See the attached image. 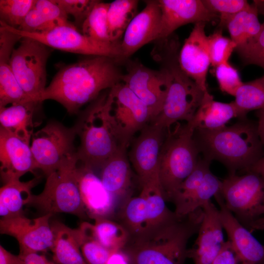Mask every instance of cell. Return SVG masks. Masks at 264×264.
<instances>
[{
    "instance_id": "1",
    "label": "cell",
    "mask_w": 264,
    "mask_h": 264,
    "mask_svg": "<svg viewBox=\"0 0 264 264\" xmlns=\"http://www.w3.org/2000/svg\"><path fill=\"white\" fill-rule=\"evenodd\" d=\"M118 59L94 56L66 65L59 69L38 102L55 100L71 114L96 99L100 93L122 82L123 74Z\"/></svg>"
},
{
    "instance_id": "2",
    "label": "cell",
    "mask_w": 264,
    "mask_h": 264,
    "mask_svg": "<svg viewBox=\"0 0 264 264\" xmlns=\"http://www.w3.org/2000/svg\"><path fill=\"white\" fill-rule=\"evenodd\" d=\"M202 208L189 215L130 236L124 248L132 264H183L189 239L198 233Z\"/></svg>"
},
{
    "instance_id": "3",
    "label": "cell",
    "mask_w": 264,
    "mask_h": 264,
    "mask_svg": "<svg viewBox=\"0 0 264 264\" xmlns=\"http://www.w3.org/2000/svg\"><path fill=\"white\" fill-rule=\"evenodd\" d=\"M194 136L203 157L220 161L229 174L245 171L264 155L257 125L245 118L218 130L196 129Z\"/></svg>"
},
{
    "instance_id": "4",
    "label": "cell",
    "mask_w": 264,
    "mask_h": 264,
    "mask_svg": "<svg viewBox=\"0 0 264 264\" xmlns=\"http://www.w3.org/2000/svg\"><path fill=\"white\" fill-rule=\"evenodd\" d=\"M194 132L187 123L183 125L177 123L173 129L166 130L158 165L159 179L166 200H169L197 165L200 153Z\"/></svg>"
},
{
    "instance_id": "5",
    "label": "cell",
    "mask_w": 264,
    "mask_h": 264,
    "mask_svg": "<svg viewBox=\"0 0 264 264\" xmlns=\"http://www.w3.org/2000/svg\"><path fill=\"white\" fill-rule=\"evenodd\" d=\"M106 96H99L76 124L80 140L78 161L93 170L101 167L120 146L106 113Z\"/></svg>"
},
{
    "instance_id": "6",
    "label": "cell",
    "mask_w": 264,
    "mask_h": 264,
    "mask_svg": "<svg viewBox=\"0 0 264 264\" xmlns=\"http://www.w3.org/2000/svg\"><path fill=\"white\" fill-rule=\"evenodd\" d=\"M165 57L163 66L168 75V88L160 113L151 122L167 130L179 121L193 119L205 92L182 70L178 58Z\"/></svg>"
},
{
    "instance_id": "7",
    "label": "cell",
    "mask_w": 264,
    "mask_h": 264,
    "mask_svg": "<svg viewBox=\"0 0 264 264\" xmlns=\"http://www.w3.org/2000/svg\"><path fill=\"white\" fill-rule=\"evenodd\" d=\"M78 162L76 154L48 175L43 190L33 195L28 204L44 214L65 213L85 218L88 215L75 176Z\"/></svg>"
},
{
    "instance_id": "8",
    "label": "cell",
    "mask_w": 264,
    "mask_h": 264,
    "mask_svg": "<svg viewBox=\"0 0 264 264\" xmlns=\"http://www.w3.org/2000/svg\"><path fill=\"white\" fill-rule=\"evenodd\" d=\"M105 108L120 145L127 148L134 135L152 120L148 107L122 82L109 89Z\"/></svg>"
},
{
    "instance_id": "9",
    "label": "cell",
    "mask_w": 264,
    "mask_h": 264,
    "mask_svg": "<svg viewBox=\"0 0 264 264\" xmlns=\"http://www.w3.org/2000/svg\"><path fill=\"white\" fill-rule=\"evenodd\" d=\"M229 174L222 181L220 195L226 208L249 230L264 217V181L257 174Z\"/></svg>"
},
{
    "instance_id": "10",
    "label": "cell",
    "mask_w": 264,
    "mask_h": 264,
    "mask_svg": "<svg viewBox=\"0 0 264 264\" xmlns=\"http://www.w3.org/2000/svg\"><path fill=\"white\" fill-rule=\"evenodd\" d=\"M76 135V124L67 128L55 121L33 133L30 147L36 168L47 176L76 155L74 141Z\"/></svg>"
},
{
    "instance_id": "11",
    "label": "cell",
    "mask_w": 264,
    "mask_h": 264,
    "mask_svg": "<svg viewBox=\"0 0 264 264\" xmlns=\"http://www.w3.org/2000/svg\"><path fill=\"white\" fill-rule=\"evenodd\" d=\"M20 41L11 54L12 70L24 93L32 100L39 102V97L46 88L49 47L30 38H22Z\"/></svg>"
},
{
    "instance_id": "12",
    "label": "cell",
    "mask_w": 264,
    "mask_h": 264,
    "mask_svg": "<svg viewBox=\"0 0 264 264\" xmlns=\"http://www.w3.org/2000/svg\"><path fill=\"white\" fill-rule=\"evenodd\" d=\"M0 26L22 38H30L57 49L92 56H104L119 60L122 59L119 43L96 41L80 33L76 26H62L46 32L28 33L1 22Z\"/></svg>"
},
{
    "instance_id": "13",
    "label": "cell",
    "mask_w": 264,
    "mask_h": 264,
    "mask_svg": "<svg viewBox=\"0 0 264 264\" xmlns=\"http://www.w3.org/2000/svg\"><path fill=\"white\" fill-rule=\"evenodd\" d=\"M211 161L199 158L193 172L181 183L169 200L179 218L201 208L212 197L220 193L222 181L210 170Z\"/></svg>"
},
{
    "instance_id": "14",
    "label": "cell",
    "mask_w": 264,
    "mask_h": 264,
    "mask_svg": "<svg viewBox=\"0 0 264 264\" xmlns=\"http://www.w3.org/2000/svg\"><path fill=\"white\" fill-rule=\"evenodd\" d=\"M122 82L148 107L153 121L160 113L168 90L166 69L163 66L155 70L139 63H131L123 74Z\"/></svg>"
},
{
    "instance_id": "15",
    "label": "cell",
    "mask_w": 264,
    "mask_h": 264,
    "mask_svg": "<svg viewBox=\"0 0 264 264\" xmlns=\"http://www.w3.org/2000/svg\"><path fill=\"white\" fill-rule=\"evenodd\" d=\"M52 215L44 214L29 219L22 214L1 219L0 232L17 240L20 252H45L51 250L53 244L54 233L49 223Z\"/></svg>"
},
{
    "instance_id": "16",
    "label": "cell",
    "mask_w": 264,
    "mask_h": 264,
    "mask_svg": "<svg viewBox=\"0 0 264 264\" xmlns=\"http://www.w3.org/2000/svg\"><path fill=\"white\" fill-rule=\"evenodd\" d=\"M166 133V130L150 122L132 141L128 157L140 183L158 174L160 154Z\"/></svg>"
},
{
    "instance_id": "17",
    "label": "cell",
    "mask_w": 264,
    "mask_h": 264,
    "mask_svg": "<svg viewBox=\"0 0 264 264\" xmlns=\"http://www.w3.org/2000/svg\"><path fill=\"white\" fill-rule=\"evenodd\" d=\"M31 140L0 128V176L3 182L20 180L37 169L30 147Z\"/></svg>"
},
{
    "instance_id": "18",
    "label": "cell",
    "mask_w": 264,
    "mask_h": 264,
    "mask_svg": "<svg viewBox=\"0 0 264 264\" xmlns=\"http://www.w3.org/2000/svg\"><path fill=\"white\" fill-rule=\"evenodd\" d=\"M201 208L203 217L198 236L193 247L188 250V258L192 259L195 264H212L224 245V229L220 210L211 201Z\"/></svg>"
},
{
    "instance_id": "19",
    "label": "cell",
    "mask_w": 264,
    "mask_h": 264,
    "mask_svg": "<svg viewBox=\"0 0 264 264\" xmlns=\"http://www.w3.org/2000/svg\"><path fill=\"white\" fill-rule=\"evenodd\" d=\"M204 22L195 25L184 41L178 56L182 70L204 91H208L206 78L211 65Z\"/></svg>"
},
{
    "instance_id": "20",
    "label": "cell",
    "mask_w": 264,
    "mask_h": 264,
    "mask_svg": "<svg viewBox=\"0 0 264 264\" xmlns=\"http://www.w3.org/2000/svg\"><path fill=\"white\" fill-rule=\"evenodd\" d=\"M160 24L158 0L146 1L145 7L131 21L120 43L122 59L129 57L147 44L158 40Z\"/></svg>"
},
{
    "instance_id": "21",
    "label": "cell",
    "mask_w": 264,
    "mask_h": 264,
    "mask_svg": "<svg viewBox=\"0 0 264 264\" xmlns=\"http://www.w3.org/2000/svg\"><path fill=\"white\" fill-rule=\"evenodd\" d=\"M161 10L158 40L166 39L179 27L190 23L210 22L219 16L200 0H157Z\"/></svg>"
},
{
    "instance_id": "22",
    "label": "cell",
    "mask_w": 264,
    "mask_h": 264,
    "mask_svg": "<svg viewBox=\"0 0 264 264\" xmlns=\"http://www.w3.org/2000/svg\"><path fill=\"white\" fill-rule=\"evenodd\" d=\"M80 163L78 161L75 176L88 216L93 220L109 219L114 211L115 198L105 188L92 169Z\"/></svg>"
},
{
    "instance_id": "23",
    "label": "cell",
    "mask_w": 264,
    "mask_h": 264,
    "mask_svg": "<svg viewBox=\"0 0 264 264\" xmlns=\"http://www.w3.org/2000/svg\"><path fill=\"white\" fill-rule=\"evenodd\" d=\"M214 198L220 206L223 228L234 250L248 264H264V245L226 208L220 193Z\"/></svg>"
},
{
    "instance_id": "24",
    "label": "cell",
    "mask_w": 264,
    "mask_h": 264,
    "mask_svg": "<svg viewBox=\"0 0 264 264\" xmlns=\"http://www.w3.org/2000/svg\"><path fill=\"white\" fill-rule=\"evenodd\" d=\"M21 39L0 26V108L32 101L17 82L11 66L12 51Z\"/></svg>"
},
{
    "instance_id": "25",
    "label": "cell",
    "mask_w": 264,
    "mask_h": 264,
    "mask_svg": "<svg viewBox=\"0 0 264 264\" xmlns=\"http://www.w3.org/2000/svg\"><path fill=\"white\" fill-rule=\"evenodd\" d=\"M246 115L234 101L229 103L216 101L207 91L193 119L187 123L194 130H215L225 127L232 118L245 119Z\"/></svg>"
},
{
    "instance_id": "26",
    "label": "cell",
    "mask_w": 264,
    "mask_h": 264,
    "mask_svg": "<svg viewBox=\"0 0 264 264\" xmlns=\"http://www.w3.org/2000/svg\"><path fill=\"white\" fill-rule=\"evenodd\" d=\"M128 148L120 146L101 166L100 179L105 188L115 198L124 196L132 184Z\"/></svg>"
},
{
    "instance_id": "27",
    "label": "cell",
    "mask_w": 264,
    "mask_h": 264,
    "mask_svg": "<svg viewBox=\"0 0 264 264\" xmlns=\"http://www.w3.org/2000/svg\"><path fill=\"white\" fill-rule=\"evenodd\" d=\"M141 184L140 194L145 199L147 213L146 230L181 218L177 217L175 212H172L166 205V199L158 174Z\"/></svg>"
},
{
    "instance_id": "28",
    "label": "cell",
    "mask_w": 264,
    "mask_h": 264,
    "mask_svg": "<svg viewBox=\"0 0 264 264\" xmlns=\"http://www.w3.org/2000/svg\"><path fill=\"white\" fill-rule=\"evenodd\" d=\"M54 242L51 250L57 264H87L82 255L77 229L55 222L51 225Z\"/></svg>"
},
{
    "instance_id": "29",
    "label": "cell",
    "mask_w": 264,
    "mask_h": 264,
    "mask_svg": "<svg viewBox=\"0 0 264 264\" xmlns=\"http://www.w3.org/2000/svg\"><path fill=\"white\" fill-rule=\"evenodd\" d=\"M40 176L27 181L20 180L6 183L0 189V215L6 219L22 215L23 207L28 204L33 195L32 189L39 182Z\"/></svg>"
},
{
    "instance_id": "30",
    "label": "cell",
    "mask_w": 264,
    "mask_h": 264,
    "mask_svg": "<svg viewBox=\"0 0 264 264\" xmlns=\"http://www.w3.org/2000/svg\"><path fill=\"white\" fill-rule=\"evenodd\" d=\"M38 103L29 101L0 107V128L31 140L34 133L33 114Z\"/></svg>"
},
{
    "instance_id": "31",
    "label": "cell",
    "mask_w": 264,
    "mask_h": 264,
    "mask_svg": "<svg viewBox=\"0 0 264 264\" xmlns=\"http://www.w3.org/2000/svg\"><path fill=\"white\" fill-rule=\"evenodd\" d=\"M258 13L257 7L253 2L248 8L231 17L226 22L225 27L229 31L230 39L236 44V49L245 45L260 31L262 24Z\"/></svg>"
},
{
    "instance_id": "32",
    "label": "cell",
    "mask_w": 264,
    "mask_h": 264,
    "mask_svg": "<svg viewBox=\"0 0 264 264\" xmlns=\"http://www.w3.org/2000/svg\"><path fill=\"white\" fill-rule=\"evenodd\" d=\"M138 0H115L110 3L107 27L110 40L119 43L129 24L136 15Z\"/></svg>"
},
{
    "instance_id": "33",
    "label": "cell",
    "mask_w": 264,
    "mask_h": 264,
    "mask_svg": "<svg viewBox=\"0 0 264 264\" xmlns=\"http://www.w3.org/2000/svg\"><path fill=\"white\" fill-rule=\"evenodd\" d=\"M77 229L82 255L87 264H107L111 252L97 239L93 225L83 222Z\"/></svg>"
},
{
    "instance_id": "34",
    "label": "cell",
    "mask_w": 264,
    "mask_h": 264,
    "mask_svg": "<svg viewBox=\"0 0 264 264\" xmlns=\"http://www.w3.org/2000/svg\"><path fill=\"white\" fill-rule=\"evenodd\" d=\"M93 229L100 243L111 252L123 249L130 238V234L121 224L107 218L94 219Z\"/></svg>"
},
{
    "instance_id": "35",
    "label": "cell",
    "mask_w": 264,
    "mask_h": 264,
    "mask_svg": "<svg viewBox=\"0 0 264 264\" xmlns=\"http://www.w3.org/2000/svg\"><path fill=\"white\" fill-rule=\"evenodd\" d=\"M121 224L130 236L139 235L146 230L147 213L146 200L140 193L138 196L127 199L121 210Z\"/></svg>"
},
{
    "instance_id": "36",
    "label": "cell",
    "mask_w": 264,
    "mask_h": 264,
    "mask_svg": "<svg viewBox=\"0 0 264 264\" xmlns=\"http://www.w3.org/2000/svg\"><path fill=\"white\" fill-rule=\"evenodd\" d=\"M234 97L236 105L246 114L252 110L264 108V74L253 81L243 83Z\"/></svg>"
},
{
    "instance_id": "37",
    "label": "cell",
    "mask_w": 264,
    "mask_h": 264,
    "mask_svg": "<svg viewBox=\"0 0 264 264\" xmlns=\"http://www.w3.org/2000/svg\"><path fill=\"white\" fill-rule=\"evenodd\" d=\"M110 3L99 1L84 22L82 33L96 41L110 43L108 32L107 13Z\"/></svg>"
},
{
    "instance_id": "38",
    "label": "cell",
    "mask_w": 264,
    "mask_h": 264,
    "mask_svg": "<svg viewBox=\"0 0 264 264\" xmlns=\"http://www.w3.org/2000/svg\"><path fill=\"white\" fill-rule=\"evenodd\" d=\"M259 13L264 16V2L254 0ZM245 64L258 66L264 70V22L257 35L243 46L237 48Z\"/></svg>"
},
{
    "instance_id": "39",
    "label": "cell",
    "mask_w": 264,
    "mask_h": 264,
    "mask_svg": "<svg viewBox=\"0 0 264 264\" xmlns=\"http://www.w3.org/2000/svg\"><path fill=\"white\" fill-rule=\"evenodd\" d=\"M36 0H0V22L18 29Z\"/></svg>"
},
{
    "instance_id": "40",
    "label": "cell",
    "mask_w": 264,
    "mask_h": 264,
    "mask_svg": "<svg viewBox=\"0 0 264 264\" xmlns=\"http://www.w3.org/2000/svg\"><path fill=\"white\" fill-rule=\"evenodd\" d=\"M207 43L211 65L214 68L228 62L236 44L230 39L223 36L220 31L207 36Z\"/></svg>"
},
{
    "instance_id": "41",
    "label": "cell",
    "mask_w": 264,
    "mask_h": 264,
    "mask_svg": "<svg viewBox=\"0 0 264 264\" xmlns=\"http://www.w3.org/2000/svg\"><path fill=\"white\" fill-rule=\"evenodd\" d=\"M202 2L210 12L219 14L220 25L222 27L231 17L251 5L245 0H203Z\"/></svg>"
},
{
    "instance_id": "42",
    "label": "cell",
    "mask_w": 264,
    "mask_h": 264,
    "mask_svg": "<svg viewBox=\"0 0 264 264\" xmlns=\"http://www.w3.org/2000/svg\"><path fill=\"white\" fill-rule=\"evenodd\" d=\"M215 68V75L221 90L234 96L243 84L237 69L228 62L221 64Z\"/></svg>"
},
{
    "instance_id": "43",
    "label": "cell",
    "mask_w": 264,
    "mask_h": 264,
    "mask_svg": "<svg viewBox=\"0 0 264 264\" xmlns=\"http://www.w3.org/2000/svg\"><path fill=\"white\" fill-rule=\"evenodd\" d=\"M66 14L72 16L77 24L82 25L95 5L96 0H54Z\"/></svg>"
},
{
    "instance_id": "44",
    "label": "cell",
    "mask_w": 264,
    "mask_h": 264,
    "mask_svg": "<svg viewBox=\"0 0 264 264\" xmlns=\"http://www.w3.org/2000/svg\"><path fill=\"white\" fill-rule=\"evenodd\" d=\"M33 8L59 26H75L68 20V16L54 0H36Z\"/></svg>"
},
{
    "instance_id": "45",
    "label": "cell",
    "mask_w": 264,
    "mask_h": 264,
    "mask_svg": "<svg viewBox=\"0 0 264 264\" xmlns=\"http://www.w3.org/2000/svg\"><path fill=\"white\" fill-rule=\"evenodd\" d=\"M57 27L59 26L46 20L33 7L17 29L28 33H44Z\"/></svg>"
},
{
    "instance_id": "46",
    "label": "cell",
    "mask_w": 264,
    "mask_h": 264,
    "mask_svg": "<svg viewBox=\"0 0 264 264\" xmlns=\"http://www.w3.org/2000/svg\"><path fill=\"white\" fill-rule=\"evenodd\" d=\"M212 264H248L236 252L228 240Z\"/></svg>"
},
{
    "instance_id": "47",
    "label": "cell",
    "mask_w": 264,
    "mask_h": 264,
    "mask_svg": "<svg viewBox=\"0 0 264 264\" xmlns=\"http://www.w3.org/2000/svg\"><path fill=\"white\" fill-rule=\"evenodd\" d=\"M23 264H50L45 256L35 252H20L19 255Z\"/></svg>"
},
{
    "instance_id": "48",
    "label": "cell",
    "mask_w": 264,
    "mask_h": 264,
    "mask_svg": "<svg viewBox=\"0 0 264 264\" xmlns=\"http://www.w3.org/2000/svg\"><path fill=\"white\" fill-rule=\"evenodd\" d=\"M0 264H23L20 256L15 255L0 245Z\"/></svg>"
},
{
    "instance_id": "49",
    "label": "cell",
    "mask_w": 264,
    "mask_h": 264,
    "mask_svg": "<svg viewBox=\"0 0 264 264\" xmlns=\"http://www.w3.org/2000/svg\"><path fill=\"white\" fill-rule=\"evenodd\" d=\"M107 264H132L130 257L123 248L113 252Z\"/></svg>"
},
{
    "instance_id": "50",
    "label": "cell",
    "mask_w": 264,
    "mask_h": 264,
    "mask_svg": "<svg viewBox=\"0 0 264 264\" xmlns=\"http://www.w3.org/2000/svg\"><path fill=\"white\" fill-rule=\"evenodd\" d=\"M256 114L258 119L257 124L258 133L262 143L264 145V108L258 110Z\"/></svg>"
},
{
    "instance_id": "51",
    "label": "cell",
    "mask_w": 264,
    "mask_h": 264,
    "mask_svg": "<svg viewBox=\"0 0 264 264\" xmlns=\"http://www.w3.org/2000/svg\"><path fill=\"white\" fill-rule=\"evenodd\" d=\"M251 172L258 175L264 181V155L251 167L244 171Z\"/></svg>"
},
{
    "instance_id": "52",
    "label": "cell",
    "mask_w": 264,
    "mask_h": 264,
    "mask_svg": "<svg viewBox=\"0 0 264 264\" xmlns=\"http://www.w3.org/2000/svg\"><path fill=\"white\" fill-rule=\"evenodd\" d=\"M264 229V217L254 222L250 227V231Z\"/></svg>"
},
{
    "instance_id": "53",
    "label": "cell",
    "mask_w": 264,
    "mask_h": 264,
    "mask_svg": "<svg viewBox=\"0 0 264 264\" xmlns=\"http://www.w3.org/2000/svg\"><path fill=\"white\" fill-rule=\"evenodd\" d=\"M50 264H57L55 263V262H51Z\"/></svg>"
},
{
    "instance_id": "54",
    "label": "cell",
    "mask_w": 264,
    "mask_h": 264,
    "mask_svg": "<svg viewBox=\"0 0 264 264\" xmlns=\"http://www.w3.org/2000/svg\"><path fill=\"white\" fill-rule=\"evenodd\" d=\"M263 1L264 2V0H263Z\"/></svg>"
}]
</instances>
